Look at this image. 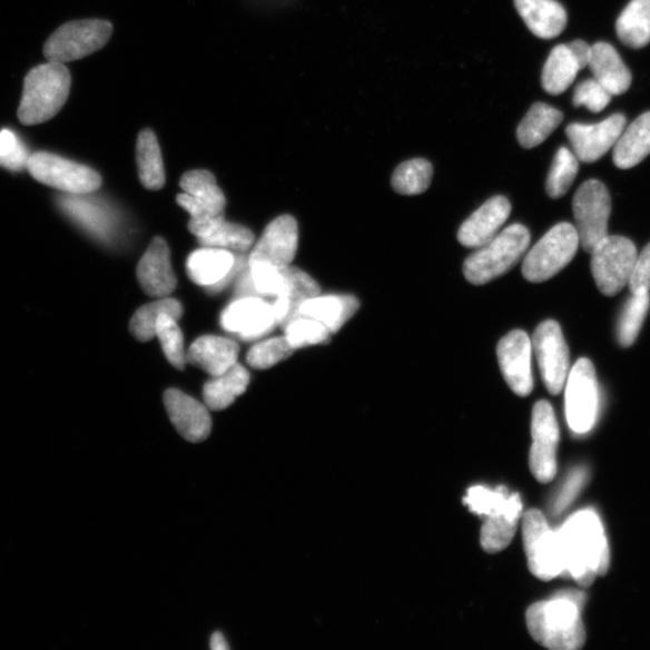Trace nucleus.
<instances>
[{
	"instance_id": "nucleus-1",
	"label": "nucleus",
	"mask_w": 650,
	"mask_h": 650,
	"mask_svg": "<svg viewBox=\"0 0 650 650\" xmlns=\"http://www.w3.org/2000/svg\"><path fill=\"white\" fill-rule=\"evenodd\" d=\"M565 573L583 587L610 569V549L599 515L592 510L573 514L557 531Z\"/></svg>"
},
{
	"instance_id": "nucleus-2",
	"label": "nucleus",
	"mask_w": 650,
	"mask_h": 650,
	"mask_svg": "<svg viewBox=\"0 0 650 650\" xmlns=\"http://www.w3.org/2000/svg\"><path fill=\"white\" fill-rule=\"evenodd\" d=\"M581 609L579 603L560 594L550 601L538 602L526 612L529 632L549 649H580L585 643Z\"/></svg>"
},
{
	"instance_id": "nucleus-3",
	"label": "nucleus",
	"mask_w": 650,
	"mask_h": 650,
	"mask_svg": "<svg viewBox=\"0 0 650 650\" xmlns=\"http://www.w3.org/2000/svg\"><path fill=\"white\" fill-rule=\"evenodd\" d=\"M71 77L63 63L38 66L27 73L18 111L24 126H36L52 120L68 100Z\"/></svg>"
},
{
	"instance_id": "nucleus-4",
	"label": "nucleus",
	"mask_w": 650,
	"mask_h": 650,
	"mask_svg": "<svg viewBox=\"0 0 650 650\" xmlns=\"http://www.w3.org/2000/svg\"><path fill=\"white\" fill-rule=\"evenodd\" d=\"M530 233L522 225H512L479 247L464 263V275L470 284L482 286L506 274L525 254Z\"/></svg>"
},
{
	"instance_id": "nucleus-5",
	"label": "nucleus",
	"mask_w": 650,
	"mask_h": 650,
	"mask_svg": "<svg viewBox=\"0 0 650 650\" xmlns=\"http://www.w3.org/2000/svg\"><path fill=\"white\" fill-rule=\"evenodd\" d=\"M581 246L578 230L570 224L554 226L530 249L523 262V276L540 284L563 270Z\"/></svg>"
},
{
	"instance_id": "nucleus-6",
	"label": "nucleus",
	"mask_w": 650,
	"mask_h": 650,
	"mask_svg": "<svg viewBox=\"0 0 650 650\" xmlns=\"http://www.w3.org/2000/svg\"><path fill=\"white\" fill-rule=\"evenodd\" d=\"M112 24L105 20L72 21L59 27L43 47L50 62L78 61L105 48L112 36Z\"/></svg>"
},
{
	"instance_id": "nucleus-7",
	"label": "nucleus",
	"mask_w": 650,
	"mask_h": 650,
	"mask_svg": "<svg viewBox=\"0 0 650 650\" xmlns=\"http://www.w3.org/2000/svg\"><path fill=\"white\" fill-rule=\"evenodd\" d=\"M523 540L531 571L542 581H552L565 573L563 554L558 533L546 522L539 510H530L523 515Z\"/></svg>"
},
{
	"instance_id": "nucleus-8",
	"label": "nucleus",
	"mask_w": 650,
	"mask_h": 650,
	"mask_svg": "<svg viewBox=\"0 0 650 650\" xmlns=\"http://www.w3.org/2000/svg\"><path fill=\"white\" fill-rule=\"evenodd\" d=\"M595 284L605 297H614L629 285L638 258L634 244L619 235H608L590 253Z\"/></svg>"
},
{
	"instance_id": "nucleus-9",
	"label": "nucleus",
	"mask_w": 650,
	"mask_h": 650,
	"mask_svg": "<svg viewBox=\"0 0 650 650\" xmlns=\"http://www.w3.org/2000/svg\"><path fill=\"white\" fill-rule=\"evenodd\" d=\"M572 209L580 244L590 254L609 235L612 201L608 187L598 180L584 183L575 191Z\"/></svg>"
},
{
	"instance_id": "nucleus-10",
	"label": "nucleus",
	"mask_w": 650,
	"mask_h": 650,
	"mask_svg": "<svg viewBox=\"0 0 650 650\" xmlns=\"http://www.w3.org/2000/svg\"><path fill=\"white\" fill-rule=\"evenodd\" d=\"M27 169L38 183L67 195H91L101 186V176L90 167L49 152L29 157Z\"/></svg>"
},
{
	"instance_id": "nucleus-11",
	"label": "nucleus",
	"mask_w": 650,
	"mask_h": 650,
	"mask_svg": "<svg viewBox=\"0 0 650 650\" xmlns=\"http://www.w3.org/2000/svg\"><path fill=\"white\" fill-rule=\"evenodd\" d=\"M567 420L574 433L585 434L594 426L599 411V383L592 362L581 358L567 378Z\"/></svg>"
},
{
	"instance_id": "nucleus-12",
	"label": "nucleus",
	"mask_w": 650,
	"mask_h": 650,
	"mask_svg": "<svg viewBox=\"0 0 650 650\" xmlns=\"http://www.w3.org/2000/svg\"><path fill=\"white\" fill-rule=\"evenodd\" d=\"M533 349L544 386L553 395L564 390L570 367L569 347L555 321H544L533 336Z\"/></svg>"
},
{
	"instance_id": "nucleus-13",
	"label": "nucleus",
	"mask_w": 650,
	"mask_h": 650,
	"mask_svg": "<svg viewBox=\"0 0 650 650\" xmlns=\"http://www.w3.org/2000/svg\"><path fill=\"white\" fill-rule=\"evenodd\" d=\"M533 446L530 452V469L541 483H550L557 475V450L559 426L549 402H539L533 410Z\"/></svg>"
},
{
	"instance_id": "nucleus-14",
	"label": "nucleus",
	"mask_w": 650,
	"mask_h": 650,
	"mask_svg": "<svg viewBox=\"0 0 650 650\" xmlns=\"http://www.w3.org/2000/svg\"><path fill=\"white\" fill-rule=\"evenodd\" d=\"M245 257L235 256L228 249L204 247L187 259V274L198 286L217 293L245 269Z\"/></svg>"
},
{
	"instance_id": "nucleus-15",
	"label": "nucleus",
	"mask_w": 650,
	"mask_h": 650,
	"mask_svg": "<svg viewBox=\"0 0 650 650\" xmlns=\"http://www.w3.org/2000/svg\"><path fill=\"white\" fill-rule=\"evenodd\" d=\"M502 375L509 387L520 396H528L534 388L531 372L533 344L523 331H513L500 339L496 348Z\"/></svg>"
},
{
	"instance_id": "nucleus-16",
	"label": "nucleus",
	"mask_w": 650,
	"mask_h": 650,
	"mask_svg": "<svg viewBox=\"0 0 650 650\" xmlns=\"http://www.w3.org/2000/svg\"><path fill=\"white\" fill-rule=\"evenodd\" d=\"M184 194L176 200L190 215L191 221H200L225 214L226 197L208 170H191L183 176Z\"/></svg>"
},
{
	"instance_id": "nucleus-17",
	"label": "nucleus",
	"mask_w": 650,
	"mask_h": 650,
	"mask_svg": "<svg viewBox=\"0 0 650 650\" xmlns=\"http://www.w3.org/2000/svg\"><path fill=\"white\" fill-rule=\"evenodd\" d=\"M298 224L293 216H279L264 230L248 257V264H268L276 268L290 265L297 255Z\"/></svg>"
},
{
	"instance_id": "nucleus-18",
	"label": "nucleus",
	"mask_w": 650,
	"mask_h": 650,
	"mask_svg": "<svg viewBox=\"0 0 650 650\" xmlns=\"http://www.w3.org/2000/svg\"><path fill=\"white\" fill-rule=\"evenodd\" d=\"M626 127V116L615 114L598 125L572 124L567 136L579 160L594 162L614 147Z\"/></svg>"
},
{
	"instance_id": "nucleus-19",
	"label": "nucleus",
	"mask_w": 650,
	"mask_h": 650,
	"mask_svg": "<svg viewBox=\"0 0 650 650\" xmlns=\"http://www.w3.org/2000/svg\"><path fill=\"white\" fill-rule=\"evenodd\" d=\"M276 324L273 304L259 297L236 299L220 317L221 328L247 342L267 335Z\"/></svg>"
},
{
	"instance_id": "nucleus-20",
	"label": "nucleus",
	"mask_w": 650,
	"mask_h": 650,
	"mask_svg": "<svg viewBox=\"0 0 650 650\" xmlns=\"http://www.w3.org/2000/svg\"><path fill=\"white\" fill-rule=\"evenodd\" d=\"M165 404L171 423L184 439L197 443L209 437L213 422L206 405L173 388L166 392Z\"/></svg>"
},
{
	"instance_id": "nucleus-21",
	"label": "nucleus",
	"mask_w": 650,
	"mask_h": 650,
	"mask_svg": "<svg viewBox=\"0 0 650 650\" xmlns=\"http://www.w3.org/2000/svg\"><path fill=\"white\" fill-rule=\"evenodd\" d=\"M137 276L141 288L150 297L165 298L177 285L171 268L170 249L165 239L155 238L139 262Z\"/></svg>"
},
{
	"instance_id": "nucleus-22",
	"label": "nucleus",
	"mask_w": 650,
	"mask_h": 650,
	"mask_svg": "<svg viewBox=\"0 0 650 650\" xmlns=\"http://www.w3.org/2000/svg\"><path fill=\"white\" fill-rule=\"evenodd\" d=\"M511 210V204L505 197L486 200L464 221L457 232V240L467 248H479L490 243L504 226Z\"/></svg>"
},
{
	"instance_id": "nucleus-23",
	"label": "nucleus",
	"mask_w": 650,
	"mask_h": 650,
	"mask_svg": "<svg viewBox=\"0 0 650 650\" xmlns=\"http://www.w3.org/2000/svg\"><path fill=\"white\" fill-rule=\"evenodd\" d=\"M188 228L204 247L246 253L255 244V234L244 226L229 224L225 214L200 221L189 220Z\"/></svg>"
},
{
	"instance_id": "nucleus-24",
	"label": "nucleus",
	"mask_w": 650,
	"mask_h": 650,
	"mask_svg": "<svg viewBox=\"0 0 650 650\" xmlns=\"http://www.w3.org/2000/svg\"><path fill=\"white\" fill-rule=\"evenodd\" d=\"M240 347L229 338L205 335L186 352L187 363L194 364L211 377L219 376L238 363Z\"/></svg>"
},
{
	"instance_id": "nucleus-25",
	"label": "nucleus",
	"mask_w": 650,
	"mask_h": 650,
	"mask_svg": "<svg viewBox=\"0 0 650 650\" xmlns=\"http://www.w3.org/2000/svg\"><path fill=\"white\" fill-rule=\"evenodd\" d=\"M286 286L283 294L273 303L277 324L285 328L288 323L299 317L301 306L308 299L321 294V287L316 280L294 267L283 268Z\"/></svg>"
},
{
	"instance_id": "nucleus-26",
	"label": "nucleus",
	"mask_w": 650,
	"mask_h": 650,
	"mask_svg": "<svg viewBox=\"0 0 650 650\" xmlns=\"http://www.w3.org/2000/svg\"><path fill=\"white\" fill-rule=\"evenodd\" d=\"M514 6L531 33L541 39L557 38L567 28V10L555 0H514Z\"/></svg>"
},
{
	"instance_id": "nucleus-27",
	"label": "nucleus",
	"mask_w": 650,
	"mask_h": 650,
	"mask_svg": "<svg viewBox=\"0 0 650 650\" xmlns=\"http://www.w3.org/2000/svg\"><path fill=\"white\" fill-rule=\"evenodd\" d=\"M588 67L593 71L594 79L612 96H620L629 90L631 72L611 43H594Z\"/></svg>"
},
{
	"instance_id": "nucleus-28",
	"label": "nucleus",
	"mask_w": 650,
	"mask_h": 650,
	"mask_svg": "<svg viewBox=\"0 0 650 650\" xmlns=\"http://www.w3.org/2000/svg\"><path fill=\"white\" fill-rule=\"evenodd\" d=\"M59 208L77 225L99 239H107L114 227V218L106 206L88 195H67L58 200Z\"/></svg>"
},
{
	"instance_id": "nucleus-29",
	"label": "nucleus",
	"mask_w": 650,
	"mask_h": 650,
	"mask_svg": "<svg viewBox=\"0 0 650 650\" xmlns=\"http://www.w3.org/2000/svg\"><path fill=\"white\" fill-rule=\"evenodd\" d=\"M522 510L521 496L514 493L506 509L485 516L481 543L486 553L495 554L506 549L519 528Z\"/></svg>"
},
{
	"instance_id": "nucleus-30",
	"label": "nucleus",
	"mask_w": 650,
	"mask_h": 650,
	"mask_svg": "<svg viewBox=\"0 0 650 650\" xmlns=\"http://www.w3.org/2000/svg\"><path fill=\"white\" fill-rule=\"evenodd\" d=\"M358 308L360 302L353 295H317L301 306L299 317L318 321L334 334L343 328Z\"/></svg>"
},
{
	"instance_id": "nucleus-31",
	"label": "nucleus",
	"mask_w": 650,
	"mask_h": 650,
	"mask_svg": "<svg viewBox=\"0 0 650 650\" xmlns=\"http://www.w3.org/2000/svg\"><path fill=\"white\" fill-rule=\"evenodd\" d=\"M614 166L631 169L650 155V111L624 128L613 147Z\"/></svg>"
},
{
	"instance_id": "nucleus-32",
	"label": "nucleus",
	"mask_w": 650,
	"mask_h": 650,
	"mask_svg": "<svg viewBox=\"0 0 650 650\" xmlns=\"http://www.w3.org/2000/svg\"><path fill=\"white\" fill-rule=\"evenodd\" d=\"M249 384V374L239 364H234L228 372L213 377L205 383L203 395L206 407L221 411L229 407L235 398L243 395Z\"/></svg>"
},
{
	"instance_id": "nucleus-33",
	"label": "nucleus",
	"mask_w": 650,
	"mask_h": 650,
	"mask_svg": "<svg viewBox=\"0 0 650 650\" xmlns=\"http://www.w3.org/2000/svg\"><path fill=\"white\" fill-rule=\"evenodd\" d=\"M564 115L560 110L536 102L523 118L516 138L524 149H534L541 145L563 122Z\"/></svg>"
},
{
	"instance_id": "nucleus-34",
	"label": "nucleus",
	"mask_w": 650,
	"mask_h": 650,
	"mask_svg": "<svg viewBox=\"0 0 650 650\" xmlns=\"http://www.w3.org/2000/svg\"><path fill=\"white\" fill-rule=\"evenodd\" d=\"M582 70L578 58L569 46L555 47L543 67L542 86L545 92L558 96L564 93Z\"/></svg>"
},
{
	"instance_id": "nucleus-35",
	"label": "nucleus",
	"mask_w": 650,
	"mask_h": 650,
	"mask_svg": "<svg viewBox=\"0 0 650 650\" xmlns=\"http://www.w3.org/2000/svg\"><path fill=\"white\" fill-rule=\"evenodd\" d=\"M620 41L631 49H642L650 42V0H631L617 21Z\"/></svg>"
},
{
	"instance_id": "nucleus-36",
	"label": "nucleus",
	"mask_w": 650,
	"mask_h": 650,
	"mask_svg": "<svg viewBox=\"0 0 650 650\" xmlns=\"http://www.w3.org/2000/svg\"><path fill=\"white\" fill-rule=\"evenodd\" d=\"M137 162L142 186L158 190L166 184L165 165L160 146L155 132L150 129L140 131L137 142Z\"/></svg>"
},
{
	"instance_id": "nucleus-37",
	"label": "nucleus",
	"mask_w": 650,
	"mask_h": 650,
	"mask_svg": "<svg viewBox=\"0 0 650 650\" xmlns=\"http://www.w3.org/2000/svg\"><path fill=\"white\" fill-rule=\"evenodd\" d=\"M161 314H168L179 321L184 315V308L179 301L170 298H161L141 306L130 321L131 335L141 343L150 342L156 336V324Z\"/></svg>"
},
{
	"instance_id": "nucleus-38",
	"label": "nucleus",
	"mask_w": 650,
	"mask_h": 650,
	"mask_svg": "<svg viewBox=\"0 0 650 650\" xmlns=\"http://www.w3.org/2000/svg\"><path fill=\"white\" fill-rule=\"evenodd\" d=\"M433 167L430 161L417 158L398 166L392 176V187L398 195L417 196L430 188Z\"/></svg>"
},
{
	"instance_id": "nucleus-39",
	"label": "nucleus",
	"mask_w": 650,
	"mask_h": 650,
	"mask_svg": "<svg viewBox=\"0 0 650 650\" xmlns=\"http://www.w3.org/2000/svg\"><path fill=\"white\" fill-rule=\"evenodd\" d=\"M650 307L649 293L632 294L618 323V343L628 348L637 343Z\"/></svg>"
},
{
	"instance_id": "nucleus-40",
	"label": "nucleus",
	"mask_w": 650,
	"mask_h": 650,
	"mask_svg": "<svg viewBox=\"0 0 650 650\" xmlns=\"http://www.w3.org/2000/svg\"><path fill=\"white\" fill-rule=\"evenodd\" d=\"M579 169V158L568 147H561L553 159L549 179H546V195L553 199L564 197L578 176Z\"/></svg>"
},
{
	"instance_id": "nucleus-41",
	"label": "nucleus",
	"mask_w": 650,
	"mask_h": 650,
	"mask_svg": "<svg viewBox=\"0 0 650 650\" xmlns=\"http://www.w3.org/2000/svg\"><path fill=\"white\" fill-rule=\"evenodd\" d=\"M156 336L162 352L173 366L184 371L187 364L183 332L177 321L168 314H161L156 324Z\"/></svg>"
},
{
	"instance_id": "nucleus-42",
	"label": "nucleus",
	"mask_w": 650,
	"mask_h": 650,
	"mask_svg": "<svg viewBox=\"0 0 650 650\" xmlns=\"http://www.w3.org/2000/svg\"><path fill=\"white\" fill-rule=\"evenodd\" d=\"M514 493L506 490L505 486H499L496 490L475 485L471 486L464 498V504L475 514L485 519V516L506 509Z\"/></svg>"
},
{
	"instance_id": "nucleus-43",
	"label": "nucleus",
	"mask_w": 650,
	"mask_h": 650,
	"mask_svg": "<svg viewBox=\"0 0 650 650\" xmlns=\"http://www.w3.org/2000/svg\"><path fill=\"white\" fill-rule=\"evenodd\" d=\"M284 329L285 336L294 349L328 344L331 342V331L324 324L313 318H295Z\"/></svg>"
},
{
	"instance_id": "nucleus-44",
	"label": "nucleus",
	"mask_w": 650,
	"mask_h": 650,
	"mask_svg": "<svg viewBox=\"0 0 650 650\" xmlns=\"http://www.w3.org/2000/svg\"><path fill=\"white\" fill-rule=\"evenodd\" d=\"M294 348L289 345L286 336L275 337L256 344L247 353V363L258 371L273 367L292 356Z\"/></svg>"
},
{
	"instance_id": "nucleus-45",
	"label": "nucleus",
	"mask_w": 650,
	"mask_h": 650,
	"mask_svg": "<svg viewBox=\"0 0 650 650\" xmlns=\"http://www.w3.org/2000/svg\"><path fill=\"white\" fill-rule=\"evenodd\" d=\"M248 274L259 298H277L284 293L286 279L283 268L268 264H248Z\"/></svg>"
},
{
	"instance_id": "nucleus-46",
	"label": "nucleus",
	"mask_w": 650,
	"mask_h": 650,
	"mask_svg": "<svg viewBox=\"0 0 650 650\" xmlns=\"http://www.w3.org/2000/svg\"><path fill=\"white\" fill-rule=\"evenodd\" d=\"M29 157L26 146L13 131L0 130V167L21 171L27 169Z\"/></svg>"
},
{
	"instance_id": "nucleus-47",
	"label": "nucleus",
	"mask_w": 650,
	"mask_h": 650,
	"mask_svg": "<svg viewBox=\"0 0 650 650\" xmlns=\"http://www.w3.org/2000/svg\"><path fill=\"white\" fill-rule=\"evenodd\" d=\"M612 95L595 79L583 81L575 88L573 95L574 107H585L592 112H601L608 108Z\"/></svg>"
},
{
	"instance_id": "nucleus-48",
	"label": "nucleus",
	"mask_w": 650,
	"mask_h": 650,
	"mask_svg": "<svg viewBox=\"0 0 650 650\" xmlns=\"http://www.w3.org/2000/svg\"><path fill=\"white\" fill-rule=\"evenodd\" d=\"M631 294H644L650 290V243L638 255L629 280Z\"/></svg>"
},
{
	"instance_id": "nucleus-49",
	"label": "nucleus",
	"mask_w": 650,
	"mask_h": 650,
	"mask_svg": "<svg viewBox=\"0 0 650 650\" xmlns=\"http://www.w3.org/2000/svg\"><path fill=\"white\" fill-rule=\"evenodd\" d=\"M587 481V471L584 469H579L571 474L568 479L563 490H561L555 504L554 511L555 513L563 512L574 500L575 495L580 493L582 486Z\"/></svg>"
},
{
	"instance_id": "nucleus-50",
	"label": "nucleus",
	"mask_w": 650,
	"mask_h": 650,
	"mask_svg": "<svg viewBox=\"0 0 650 650\" xmlns=\"http://www.w3.org/2000/svg\"><path fill=\"white\" fill-rule=\"evenodd\" d=\"M569 48L574 57L578 58L582 69L589 66L590 57H592V47L588 46L583 40H575L569 43Z\"/></svg>"
},
{
	"instance_id": "nucleus-51",
	"label": "nucleus",
	"mask_w": 650,
	"mask_h": 650,
	"mask_svg": "<svg viewBox=\"0 0 650 650\" xmlns=\"http://www.w3.org/2000/svg\"><path fill=\"white\" fill-rule=\"evenodd\" d=\"M210 647L214 650H227L229 648L224 634L220 632L213 634Z\"/></svg>"
}]
</instances>
